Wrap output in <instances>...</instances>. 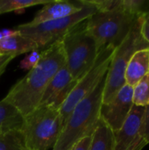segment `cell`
<instances>
[{
    "mask_svg": "<svg viewBox=\"0 0 149 150\" xmlns=\"http://www.w3.org/2000/svg\"><path fill=\"white\" fill-rule=\"evenodd\" d=\"M24 118L14 105L4 98L0 101V132L20 130Z\"/></svg>",
    "mask_w": 149,
    "mask_h": 150,
    "instance_id": "15",
    "label": "cell"
},
{
    "mask_svg": "<svg viewBox=\"0 0 149 150\" xmlns=\"http://www.w3.org/2000/svg\"><path fill=\"white\" fill-rule=\"evenodd\" d=\"M106 75L97 87L73 109L64 122L61 133L53 150H72L82 138L91 135L100 120V110Z\"/></svg>",
    "mask_w": 149,
    "mask_h": 150,
    "instance_id": "2",
    "label": "cell"
},
{
    "mask_svg": "<svg viewBox=\"0 0 149 150\" xmlns=\"http://www.w3.org/2000/svg\"><path fill=\"white\" fill-rule=\"evenodd\" d=\"M143 127H144V135L145 139L149 143V105L146 106L145 108V112H144V117H143Z\"/></svg>",
    "mask_w": 149,
    "mask_h": 150,
    "instance_id": "23",
    "label": "cell"
},
{
    "mask_svg": "<svg viewBox=\"0 0 149 150\" xmlns=\"http://www.w3.org/2000/svg\"><path fill=\"white\" fill-rule=\"evenodd\" d=\"M84 7L78 12L59 19L45 21L36 25L28 23L18 25L16 28L20 34L33 40L40 48L47 47L63 38L73 27L88 19L97 10L90 0H81Z\"/></svg>",
    "mask_w": 149,
    "mask_h": 150,
    "instance_id": "7",
    "label": "cell"
},
{
    "mask_svg": "<svg viewBox=\"0 0 149 150\" xmlns=\"http://www.w3.org/2000/svg\"><path fill=\"white\" fill-rule=\"evenodd\" d=\"M13 55H0V77L4 74L6 67L9 65L11 61L14 59Z\"/></svg>",
    "mask_w": 149,
    "mask_h": 150,
    "instance_id": "24",
    "label": "cell"
},
{
    "mask_svg": "<svg viewBox=\"0 0 149 150\" xmlns=\"http://www.w3.org/2000/svg\"><path fill=\"white\" fill-rule=\"evenodd\" d=\"M148 74H149V62H148Z\"/></svg>",
    "mask_w": 149,
    "mask_h": 150,
    "instance_id": "26",
    "label": "cell"
},
{
    "mask_svg": "<svg viewBox=\"0 0 149 150\" xmlns=\"http://www.w3.org/2000/svg\"><path fill=\"white\" fill-rule=\"evenodd\" d=\"M91 141V135L85 136L82 138L79 142H77L72 150H90V145Z\"/></svg>",
    "mask_w": 149,
    "mask_h": 150,
    "instance_id": "22",
    "label": "cell"
},
{
    "mask_svg": "<svg viewBox=\"0 0 149 150\" xmlns=\"http://www.w3.org/2000/svg\"><path fill=\"white\" fill-rule=\"evenodd\" d=\"M60 109L40 105L24 118L20 129L27 150L54 149L63 127Z\"/></svg>",
    "mask_w": 149,
    "mask_h": 150,
    "instance_id": "3",
    "label": "cell"
},
{
    "mask_svg": "<svg viewBox=\"0 0 149 150\" xmlns=\"http://www.w3.org/2000/svg\"><path fill=\"white\" fill-rule=\"evenodd\" d=\"M149 48V44L141 33V16L122 43L116 47L106 74V82L103 95V104L108 103L126 84V69L133 54L141 49Z\"/></svg>",
    "mask_w": 149,
    "mask_h": 150,
    "instance_id": "6",
    "label": "cell"
},
{
    "mask_svg": "<svg viewBox=\"0 0 149 150\" xmlns=\"http://www.w3.org/2000/svg\"><path fill=\"white\" fill-rule=\"evenodd\" d=\"M63 65L65 54L61 39L40 53L38 63L11 88L4 99L25 117L39 106L47 85Z\"/></svg>",
    "mask_w": 149,
    "mask_h": 150,
    "instance_id": "1",
    "label": "cell"
},
{
    "mask_svg": "<svg viewBox=\"0 0 149 150\" xmlns=\"http://www.w3.org/2000/svg\"><path fill=\"white\" fill-rule=\"evenodd\" d=\"M77 81L74 80L66 64L63 65L47 85L40 105H53L58 109L68 97Z\"/></svg>",
    "mask_w": 149,
    "mask_h": 150,
    "instance_id": "11",
    "label": "cell"
},
{
    "mask_svg": "<svg viewBox=\"0 0 149 150\" xmlns=\"http://www.w3.org/2000/svg\"><path fill=\"white\" fill-rule=\"evenodd\" d=\"M138 17L124 10L120 0V8L97 11L85 20V26L99 51L107 47L116 48L126 38Z\"/></svg>",
    "mask_w": 149,
    "mask_h": 150,
    "instance_id": "4",
    "label": "cell"
},
{
    "mask_svg": "<svg viewBox=\"0 0 149 150\" xmlns=\"http://www.w3.org/2000/svg\"><path fill=\"white\" fill-rule=\"evenodd\" d=\"M145 108L133 106L120 129L114 133V150H142L148 145L143 127Z\"/></svg>",
    "mask_w": 149,
    "mask_h": 150,
    "instance_id": "9",
    "label": "cell"
},
{
    "mask_svg": "<svg viewBox=\"0 0 149 150\" xmlns=\"http://www.w3.org/2000/svg\"><path fill=\"white\" fill-rule=\"evenodd\" d=\"M133 106V87L125 84L112 100L106 104H102L100 119L115 133L120 129Z\"/></svg>",
    "mask_w": 149,
    "mask_h": 150,
    "instance_id": "10",
    "label": "cell"
},
{
    "mask_svg": "<svg viewBox=\"0 0 149 150\" xmlns=\"http://www.w3.org/2000/svg\"><path fill=\"white\" fill-rule=\"evenodd\" d=\"M0 55H1V54H0Z\"/></svg>",
    "mask_w": 149,
    "mask_h": 150,
    "instance_id": "27",
    "label": "cell"
},
{
    "mask_svg": "<svg viewBox=\"0 0 149 150\" xmlns=\"http://www.w3.org/2000/svg\"><path fill=\"white\" fill-rule=\"evenodd\" d=\"M115 49L116 48L113 47H107L100 50L93 66L77 81L76 86L60 107V113L62 117L63 123L67 120L75 106L88 96L107 74Z\"/></svg>",
    "mask_w": 149,
    "mask_h": 150,
    "instance_id": "8",
    "label": "cell"
},
{
    "mask_svg": "<svg viewBox=\"0 0 149 150\" xmlns=\"http://www.w3.org/2000/svg\"><path fill=\"white\" fill-rule=\"evenodd\" d=\"M149 48L141 49L133 54L126 69V84L134 87L148 74Z\"/></svg>",
    "mask_w": 149,
    "mask_h": 150,
    "instance_id": "13",
    "label": "cell"
},
{
    "mask_svg": "<svg viewBox=\"0 0 149 150\" xmlns=\"http://www.w3.org/2000/svg\"><path fill=\"white\" fill-rule=\"evenodd\" d=\"M65 64L74 80L81 79L93 66L99 53L94 38L86 30L85 20L61 39Z\"/></svg>",
    "mask_w": 149,
    "mask_h": 150,
    "instance_id": "5",
    "label": "cell"
},
{
    "mask_svg": "<svg viewBox=\"0 0 149 150\" xmlns=\"http://www.w3.org/2000/svg\"><path fill=\"white\" fill-rule=\"evenodd\" d=\"M52 0H0V14L10 11H22L34 5L46 4Z\"/></svg>",
    "mask_w": 149,
    "mask_h": 150,
    "instance_id": "18",
    "label": "cell"
},
{
    "mask_svg": "<svg viewBox=\"0 0 149 150\" xmlns=\"http://www.w3.org/2000/svg\"><path fill=\"white\" fill-rule=\"evenodd\" d=\"M114 132L102 119H100L91 134L90 150H114Z\"/></svg>",
    "mask_w": 149,
    "mask_h": 150,
    "instance_id": "16",
    "label": "cell"
},
{
    "mask_svg": "<svg viewBox=\"0 0 149 150\" xmlns=\"http://www.w3.org/2000/svg\"><path fill=\"white\" fill-rule=\"evenodd\" d=\"M40 53L38 50H34L29 53L19 63V67L25 70H31L40 61Z\"/></svg>",
    "mask_w": 149,
    "mask_h": 150,
    "instance_id": "20",
    "label": "cell"
},
{
    "mask_svg": "<svg viewBox=\"0 0 149 150\" xmlns=\"http://www.w3.org/2000/svg\"><path fill=\"white\" fill-rule=\"evenodd\" d=\"M141 33L149 44V11L141 16Z\"/></svg>",
    "mask_w": 149,
    "mask_h": 150,
    "instance_id": "21",
    "label": "cell"
},
{
    "mask_svg": "<svg viewBox=\"0 0 149 150\" xmlns=\"http://www.w3.org/2000/svg\"><path fill=\"white\" fill-rule=\"evenodd\" d=\"M83 7L84 4L81 0H52L44 4L43 8L36 13L35 17L28 24L36 25L45 21L66 18L80 11Z\"/></svg>",
    "mask_w": 149,
    "mask_h": 150,
    "instance_id": "12",
    "label": "cell"
},
{
    "mask_svg": "<svg viewBox=\"0 0 149 150\" xmlns=\"http://www.w3.org/2000/svg\"><path fill=\"white\" fill-rule=\"evenodd\" d=\"M38 45L31 39L23 36L20 33L0 40V54L1 55H18L38 50Z\"/></svg>",
    "mask_w": 149,
    "mask_h": 150,
    "instance_id": "14",
    "label": "cell"
},
{
    "mask_svg": "<svg viewBox=\"0 0 149 150\" xmlns=\"http://www.w3.org/2000/svg\"><path fill=\"white\" fill-rule=\"evenodd\" d=\"M133 103L139 107H146L149 105V74L133 87Z\"/></svg>",
    "mask_w": 149,
    "mask_h": 150,
    "instance_id": "19",
    "label": "cell"
},
{
    "mask_svg": "<svg viewBox=\"0 0 149 150\" xmlns=\"http://www.w3.org/2000/svg\"><path fill=\"white\" fill-rule=\"evenodd\" d=\"M0 150H27L20 130L0 132Z\"/></svg>",
    "mask_w": 149,
    "mask_h": 150,
    "instance_id": "17",
    "label": "cell"
},
{
    "mask_svg": "<svg viewBox=\"0 0 149 150\" xmlns=\"http://www.w3.org/2000/svg\"><path fill=\"white\" fill-rule=\"evenodd\" d=\"M18 33H19V32L17 29H2L0 30V40L8 39Z\"/></svg>",
    "mask_w": 149,
    "mask_h": 150,
    "instance_id": "25",
    "label": "cell"
}]
</instances>
